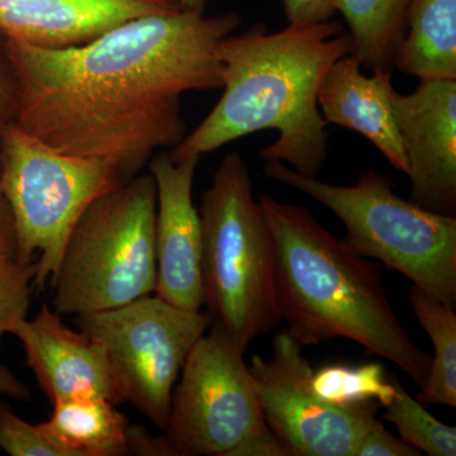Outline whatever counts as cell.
Here are the masks:
<instances>
[{"mask_svg":"<svg viewBox=\"0 0 456 456\" xmlns=\"http://www.w3.org/2000/svg\"><path fill=\"white\" fill-rule=\"evenodd\" d=\"M241 23L235 12L182 9L65 49L5 40L13 122L62 154L110 165L127 183L156 151L184 139L182 95L222 88L217 46Z\"/></svg>","mask_w":456,"mask_h":456,"instance_id":"1","label":"cell"},{"mask_svg":"<svg viewBox=\"0 0 456 456\" xmlns=\"http://www.w3.org/2000/svg\"><path fill=\"white\" fill-rule=\"evenodd\" d=\"M350 53L349 33L332 20L277 32L257 23L227 36L217 46L222 97L196 130L171 149L170 158L175 163L202 158L255 132L275 130L277 141L264 147L260 158L317 178L329 151L318 89L331 65Z\"/></svg>","mask_w":456,"mask_h":456,"instance_id":"2","label":"cell"},{"mask_svg":"<svg viewBox=\"0 0 456 456\" xmlns=\"http://www.w3.org/2000/svg\"><path fill=\"white\" fill-rule=\"evenodd\" d=\"M274 246L275 301L287 334L299 345L334 338L389 360L421 388L431 358L399 322L382 272L305 206L260 196Z\"/></svg>","mask_w":456,"mask_h":456,"instance_id":"3","label":"cell"},{"mask_svg":"<svg viewBox=\"0 0 456 456\" xmlns=\"http://www.w3.org/2000/svg\"><path fill=\"white\" fill-rule=\"evenodd\" d=\"M200 216L204 305L245 354L255 338L281 321L272 232L239 151L221 161L204 191Z\"/></svg>","mask_w":456,"mask_h":456,"instance_id":"4","label":"cell"},{"mask_svg":"<svg viewBox=\"0 0 456 456\" xmlns=\"http://www.w3.org/2000/svg\"><path fill=\"white\" fill-rule=\"evenodd\" d=\"M265 175L323 204L346 228L360 255L401 273L413 285L456 305V218L399 197L395 183L374 169L355 184L335 185L302 175L283 163H266Z\"/></svg>","mask_w":456,"mask_h":456,"instance_id":"5","label":"cell"},{"mask_svg":"<svg viewBox=\"0 0 456 456\" xmlns=\"http://www.w3.org/2000/svg\"><path fill=\"white\" fill-rule=\"evenodd\" d=\"M155 221L151 174L134 176L90 204L50 281L53 310L82 316L154 293Z\"/></svg>","mask_w":456,"mask_h":456,"instance_id":"6","label":"cell"},{"mask_svg":"<svg viewBox=\"0 0 456 456\" xmlns=\"http://www.w3.org/2000/svg\"><path fill=\"white\" fill-rule=\"evenodd\" d=\"M118 171L57 151L13 121H0V191L16 228V259L38 256L35 288L45 290L86 208L125 184Z\"/></svg>","mask_w":456,"mask_h":456,"instance_id":"7","label":"cell"},{"mask_svg":"<svg viewBox=\"0 0 456 456\" xmlns=\"http://www.w3.org/2000/svg\"><path fill=\"white\" fill-rule=\"evenodd\" d=\"M211 322L200 310H183L156 294L77 316L80 331L106 350L122 402L163 431L182 369Z\"/></svg>","mask_w":456,"mask_h":456,"instance_id":"8","label":"cell"},{"mask_svg":"<svg viewBox=\"0 0 456 456\" xmlns=\"http://www.w3.org/2000/svg\"><path fill=\"white\" fill-rule=\"evenodd\" d=\"M163 435L171 456H230L266 424L248 365L220 323L189 354Z\"/></svg>","mask_w":456,"mask_h":456,"instance_id":"9","label":"cell"},{"mask_svg":"<svg viewBox=\"0 0 456 456\" xmlns=\"http://www.w3.org/2000/svg\"><path fill=\"white\" fill-rule=\"evenodd\" d=\"M248 370L264 419L290 456H355L377 406H341L320 397L314 368L292 336H275L272 358L254 355Z\"/></svg>","mask_w":456,"mask_h":456,"instance_id":"10","label":"cell"},{"mask_svg":"<svg viewBox=\"0 0 456 456\" xmlns=\"http://www.w3.org/2000/svg\"><path fill=\"white\" fill-rule=\"evenodd\" d=\"M393 110L413 203L440 215L456 212V79L421 80L393 93Z\"/></svg>","mask_w":456,"mask_h":456,"instance_id":"11","label":"cell"},{"mask_svg":"<svg viewBox=\"0 0 456 456\" xmlns=\"http://www.w3.org/2000/svg\"><path fill=\"white\" fill-rule=\"evenodd\" d=\"M200 158L175 163L169 154L150 161L156 185L155 294L188 311L204 305L202 224L193 203V184Z\"/></svg>","mask_w":456,"mask_h":456,"instance_id":"12","label":"cell"},{"mask_svg":"<svg viewBox=\"0 0 456 456\" xmlns=\"http://www.w3.org/2000/svg\"><path fill=\"white\" fill-rule=\"evenodd\" d=\"M22 344L26 362L51 403L77 395H98L122 403L106 350L83 331L62 322L42 305L33 320L18 321L11 331Z\"/></svg>","mask_w":456,"mask_h":456,"instance_id":"13","label":"cell"},{"mask_svg":"<svg viewBox=\"0 0 456 456\" xmlns=\"http://www.w3.org/2000/svg\"><path fill=\"white\" fill-rule=\"evenodd\" d=\"M182 9L176 0H0V35L31 46L65 49L134 18Z\"/></svg>","mask_w":456,"mask_h":456,"instance_id":"14","label":"cell"},{"mask_svg":"<svg viewBox=\"0 0 456 456\" xmlns=\"http://www.w3.org/2000/svg\"><path fill=\"white\" fill-rule=\"evenodd\" d=\"M365 75L351 55L338 59L327 70L318 89V108L326 125L358 132L395 169L407 174L408 165L393 110L392 71Z\"/></svg>","mask_w":456,"mask_h":456,"instance_id":"15","label":"cell"},{"mask_svg":"<svg viewBox=\"0 0 456 456\" xmlns=\"http://www.w3.org/2000/svg\"><path fill=\"white\" fill-rule=\"evenodd\" d=\"M53 406V415L40 426L66 455H130L131 425L113 402L98 395H77Z\"/></svg>","mask_w":456,"mask_h":456,"instance_id":"16","label":"cell"},{"mask_svg":"<svg viewBox=\"0 0 456 456\" xmlns=\"http://www.w3.org/2000/svg\"><path fill=\"white\" fill-rule=\"evenodd\" d=\"M395 68L419 80L456 79V0H411Z\"/></svg>","mask_w":456,"mask_h":456,"instance_id":"17","label":"cell"},{"mask_svg":"<svg viewBox=\"0 0 456 456\" xmlns=\"http://www.w3.org/2000/svg\"><path fill=\"white\" fill-rule=\"evenodd\" d=\"M411 0H338L349 27L351 56L367 70L395 69V50L404 31Z\"/></svg>","mask_w":456,"mask_h":456,"instance_id":"18","label":"cell"},{"mask_svg":"<svg viewBox=\"0 0 456 456\" xmlns=\"http://www.w3.org/2000/svg\"><path fill=\"white\" fill-rule=\"evenodd\" d=\"M408 303L417 322L425 330L434 345L428 379L416 395L424 404L456 407V314L455 308L413 285Z\"/></svg>","mask_w":456,"mask_h":456,"instance_id":"19","label":"cell"},{"mask_svg":"<svg viewBox=\"0 0 456 456\" xmlns=\"http://www.w3.org/2000/svg\"><path fill=\"white\" fill-rule=\"evenodd\" d=\"M312 386L317 395L341 406H364L375 402L387 406L395 395L393 379H387L378 362L349 367L326 365L314 370Z\"/></svg>","mask_w":456,"mask_h":456,"instance_id":"20","label":"cell"},{"mask_svg":"<svg viewBox=\"0 0 456 456\" xmlns=\"http://www.w3.org/2000/svg\"><path fill=\"white\" fill-rule=\"evenodd\" d=\"M395 395L384 411L383 417L397 428L399 436L430 456L456 455V428L443 424L428 412L424 404L408 395L403 384L392 377Z\"/></svg>","mask_w":456,"mask_h":456,"instance_id":"21","label":"cell"},{"mask_svg":"<svg viewBox=\"0 0 456 456\" xmlns=\"http://www.w3.org/2000/svg\"><path fill=\"white\" fill-rule=\"evenodd\" d=\"M37 263L0 257V345L18 321L27 317Z\"/></svg>","mask_w":456,"mask_h":456,"instance_id":"22","label":"cell"},{"mask_svg":"<svg viewBox=\"0 0 456 456\" xmlns=\"http://www.w3.org/2000/svg\"><path fill=\"white\" fill-rule=\"evenodd\" d=\"M0 449L11 456H68L47 436L40 424L20 419L0 401Z\"/></svg>","mask_w":456,"mask_h":456,"instance_id":"23","label":"cell"},{"mask_svg":"<svg viewBox=\"0 0 456 456\" xmlns=\"http://www.w3.org/2000/svg\"><path fill=\"white\" fill-rule=\"evenodd\" d=\"M421 452L391 434L374 419L360 440L355 456H419Z\"/></svg>","mask_w":456,"mask_h":456,"instance_id":"24","label":"cell"},{"mask_svg":"<svg viewBox=\"0 0 456 456\" xmlns=\"http://www.w3.org/2000/svg\"><path fill=\"white\" fill-rule=\"evenodd\" d=\"M288 25H316L334 18L338 0H281Z\"/></svg>","mask_w":456,"mask_h":456,"instance_id":"25","label":"cell"},{"mask_svg":"<svg viewBox=\"0 0 456 456\" xmlns=\"http://www.w3.org/2000/svg\"><path fill=\"white\" fill-rule=\"evenodd\" d=\"M230 456H290L281 440L268 425L261 426L248 439L242 441Z\"/></svg>","mask_w":456,"mask_h":456,"instance_id":"26","label":"cell"},{"mask_svg":"<svg viewBox=\"0 0 456 456\" xmlns=\"http://www.w3.org/2000/svg\"><path fill=\"white\" fill-rule=\"evenodd\" d=\"M17 110V86L5 47L0 35V121H13Z\"/></svg>","mask_w":456,"mask_h":456,"instance_id":"27","label":"cell"},{"mask_svg":"<svg viewBox=\"0 0 456 456\" xmlns=\"http://www.w3.org/2000/svg\"><path fill=\"white\" fill-rule=\"evenodd\" d=\"M130 454L146 456H171L169 446L163 436H151L141 426H130L128 430Z\"/></svg>","mask_w":456,"mask_h":456,"instance_id":"28","label":"cell"},{"mask_svg":"<svg viewBox=\"0 0 456 456\" xmlns=\"http://www.w3.org/2000/svg\"><path fill=\"white\" fill-rule=\"evenodd\" d=\"M16 228H14L13 216H12L7 200L0 191V257L16 259Z\"/></svg>","mask_w":456,"mask_h":456,"instance_id":"29","label":"cell"},{"mask_svg":"<svg viewBox=\"0 0 456 456\" xmlns=\"http://www.w3.org/2000/svg\"><path fill=\"white\" fill-rule=\"evenodd\" d=\"M0 395L20 402L31 401L28 386L4 364H0Z\"/></svg>","mask_w":456,"mask_h":456,"instance_id":"30","label":"cell"},{"mask_svg":"<svg viewBox=\"0 0 456 456\" xmlns=\"http://www.w3.org/2000/svg\"><path fill=\"white\" fill-rule=\"evenodd\" d=\"M180 7L185 11L197 12V13H206L207 7L211 0H176Z\"/></svg>","mask_w":456,"mask_h":456,"instance_id":"31","label":"cell"}]
</instances>
